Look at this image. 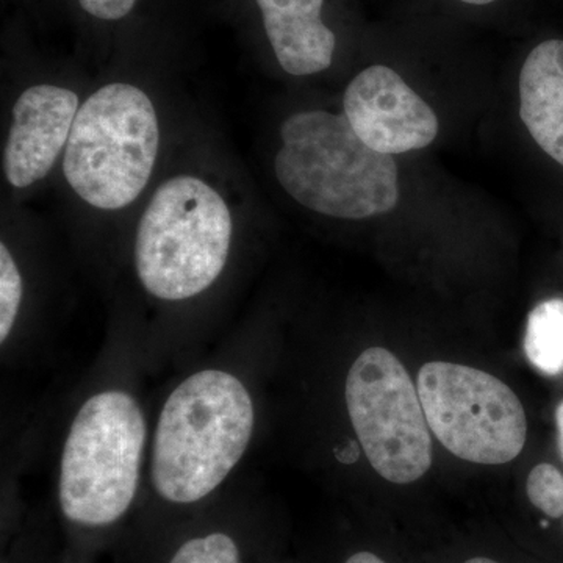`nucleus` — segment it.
Wrapping results in <instances>:
<instances>
[{"label":"nucleus","instance_id":"obj_1","mask_svg":"<svg viewBox=\"0 0 563 563\" xmlns=\"http://www.w3.org/2000/svg\"><path fill=\"white\" fill-rule=\"evenodd\" d=\"M255 404L239 374L202 368L163 402L152 437L150 479L162 503L198 506L231 477L250 450Z\"/></svg>","mask_w":563,"mask_h":563},{"label":"nucleus","instance_id":"obj_2","mask_svg":"<svg viewBox=\"0 0 563 563\" xmlns=\"http://www.w3.org/2000/svg\"><path fill=\"white\" fill-rule=\"evenodd\" d=\"M147 424L131 391L106 388L79 407L58 463V509L81 531L121 523L136 501L146 454Z\"/></svg>","mask_w":563,"mask_h":563},{"label":"nucleus","instance_id":"obj_3","mask_svg":"<svg viewBox=\"0 0 563 563\" xmlns=\"http://www.w3.org/2000/svg\"><path fill=\"white\" fill-rule=\"evenodd\" d=\"M280 187L306 209L340 220L388 213L399 201L393 155L366 146L344 114L301 111L280 128Z\"/></svg>","mask_w":563,"mask_h":563},{"label":"nucleus","instance_id":"obj_4","mask_svg":"<svg viewBox=\"0 0 563 563\" xmlns=\"http://www.w3.org/2000/svg\"><path fill=\"white\" fill-rule=\"evenodd\" d=\"M232 214L220 192L195 176H177L155 191L141 217L133 258L144 290L180 302L209 290L232 244Z\"/></svg>","mask_w":563,"mask_h":563},{"label":"nucleus","instance_id":"obj_5","mask_svg":"<svg viewBox=\"0 0 563 563\" xmlns=\"http://www.w3.org/2000/svg\"><path fill=\"white\" fill-rule=\"evenodd\" d=\"M161 131L150 96L110 84L77 111L63 173L80 199L96 209H124L151 179Z\"/></svg>","mask_w":563,"mask_h":563},{"label":"nucleus","instance_id":"obj_6","mask_svg":"<svg viewBox=\"0 0 563 563\" xmlns=\"http://www.w3.org/2000/svg\"><path fill=\"white\" fill-rule=\"evenodd\" d=\"M344 401L363 453L384 479L412 484L429 472L431 428L420 393L390 351L369 347L355 358Z\"/></svg>","mask_w":563,"mask_h":563},{"label":"nucleus","instance_id":"obj_7","mask_svg":"<svg viewBox=\"0 0 563 563\" xmlns=\"http://www.w3.org/2000/svg\"><path fill=\"white\" fill-rule=\"evenodd\" d=\"M417 388L429 428L451 454L503 465L523 451V404L498 377L461 363L429 362L418 374Z\"/></svg>","mask_w":563,"mask_h":563},{"label":"nucleus","instance_id":"obj_8","mask_svg":"<svg viewBox=\"0 0 563 563\" xmlns=\"http://www.w3.org/2000/svg\"><path fill=\"white\" fill-rule=\"evenodd\" d=\"M343 107L358 139L380 154L422 150L439 133L435 111L384 65L369 66L352 79Z\"/></svg>","mask_w":563,"mask_h":563},{"label":"nucleus","instance_id":"obj_9","mask_svg":"<svg viewBox=\"0 0 563 563\" xmlns=\"http://www.w3.org/2000/svg\"><path fill=\"white\" fill-rule=\"evenodd\" d=\"M79 98L68 88L36 85L27 88L13 109L5 147V174L16 188L46 177L68 144Z\"/></svg>","mask_w":563,"mask_h":563},{"label":"nucleus","instance_id":"obj_10","mask_svg":"<svg viewBox=\"0 0 563 563\" xmlns=\"http://www.w3.org/2000/svg\"><path fill=\"white\" fill-rule=\"evenodd\" d=\"M277 62L291 76L331 66L335 35L321 20L324 0H257Z\"/></svg>","mask_w":563,"mask_h":563},{"label":"nucleus","instance_id":"obj_11","mask_svg":"<svg viewBox=\"0 0 563 563\" xmlns=\"http://www.w3.org/2000/svg\"><path fill=\"white\" fill-rule=\"evenodd\" d=\"M520 117L533 141L563 166V41L533 47L520 74Z\"/></svg>","mask_w":563,"mask_h":563},{"label":"nucleus","instance_id":"obj_12","mask_svg":"<svg viewBox=\"0 0 563 563\" xmlns=\"http://www.w3.org/2000/svg\"><path fill=\"white\" fill-rule=\"evenodd\" d=\"M525 352L540 373L547 376L563 373V299H548L529 313Z\"/></svg>","mask_w":563,"mask_h":563},{"label":"nucleus","instance_id":"obj_13","mask_svg":"<svg viewBox=\"0 0 563 563\" xmlns=\"http://www.w3.org/2000/svg\"><path fill=\"white\" fill-rule=\"evenodd\" d=\"M162 563H251L246 540L232 528L196 529L174 544Z\"/></svg>","mask_w":563,"mask_h":563},{"label":"nucleus","instance_id":"obj_14","mask_svg":"<svg viewBox=\"0 0 563 563\" xmlns=\"http://www.w3.org/2000/svg\"><path fill=\"white\" fill-rule=\"evenodd\" d=\"M22 276L5 243L0 244V343L9 342L22 302Z\"/></svg>","mask_w":563,"mask_h":563},{"label":"nucleus","instance_id":"obj_15","mask_svg":"<svg viewBox=\"0 0 563 563\" xmlns=\"http://www.w3.org/2000/svg\"><path fill=\"white\" fill-rule=\"evenodd\" d=\"M529 501L548 518L563 517V474L551 463L533 466L526 483Z\"/></svg>","mask_w":563,"mask_h":563},{"label":"nucleus","instance_id":"obj_16","mask_svg":"<svg viewBox=\"0 0 563 563\" xmlns=\"http://www.w3.org/2000/svg\"><path fill=\"white\" fill-rule=\"evenodd\" d=\"M136 0H79L81 9L103 21H117L131 13Z\"/></svg>","mask_w":563,"mask_h":563},{"label":"nucleus","instance_id":"obj_17","mask_svg":"<svg viewBox=\"0 0 563 563\" xmlns=\"http://www.w3.org/2000/svg\"><path fill=\"white\" fill-rule=\"evenodd\" d=\"M343 563H388L383 555L372 550H358L347 555Z\"/></svg>","mask_w":563,"mask_h":563},{"label":"nucleus","instance_id":"obj_18","mask_svg":"<svg viewBox=\"0 0 563 563\" xmlns=\"http://www.w3.org/2000/svg\"><path fill=\"white\" fill-rule=\"evenodd\" d=\"M555 426H558L559 450L563 457V402L559 404L558 410H555Z\"/></svg>","mask_w":563,"mask_h":563},{"label":"nucleus","instance_id":"obj_19","mask_svg":"<svg viewBox=\"0 0 563 563\" xmlns=\"http://www.w3.org/2000/svg\"><path fill=\"white\" fill-rule=\"evenodd\" d=\"M462 563H503L499 562L498 559L490 558V555H472V558L466 559V561H463Z\"/></svg>","mask_w":563,"mask_h":563},{"label":"nucleus","instance_id":"obj_20","mask_svg":"<svg viewBox=\"0 0 563 563\" xmlns=\"http://www.w3.org/2000/svg\"><path fill=\"white\" fill-rule=\"evenodd\" d=\"M462 2L470 3V5H488L495 0H462Z\"/></svg>","mask_w":563,"mask_h":563}]
</instances>
